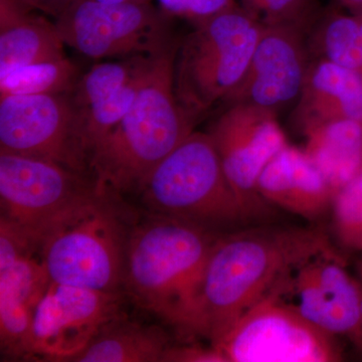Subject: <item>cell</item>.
<instances>
[{"mask_svg": "<svg viewBox=\"0 0 362 362\" xmlns=\"http://www.w3.org/2000/svg\"><path fill=\"white\" fill-rule=\"evenodd\" d=\"M330 252L319 228L254 225L221 233L207 259L188 339L216 346L295 267Z\"/></svg>", "mask_w": 362, "mask_h": 362, "instance_id": "cell-1", "label": "cell"}, {"mask_svg": "<svg viewBox=\"0 0 362 362\" xmlns=\"http://www.w3.org/2000/svg\"><path fill=\"white\" fill-rule=\"evenodd\" d=\"M221 233L150 214L130 228L123 287L188 340L207 259Z\"/></svg>", "mask_w": 362, "mask_h": 362, "instance_id": "cell-2", "label": "cell"}, {"mask_svg": "<svg viewBox=\"0 0 362 362\" xmlns=\"http://www.w3.org/2000/svg\"><path fill=\"white\" fill-rule=\"evenodd\" d=\"M176 49L152 57L129 112L90 158L97 187L119 197L138 192L152 170L194 132V117L175 89Z\"/></svg>", "mask_w": 362, "mask_h": 362, "instance_id": "cell-3", "label": "cell"}, {"mask_svg": "<svg viewBox=\"0 0 362 362\" xmlns=\"http://www.w3.org/2000/svg\"><path fill=\"white\" fill-rule=\"evenodd\" d=\"M130 228L117 207L116 195L97 187L57 214L33 237L52 282L118 292Z\"/></svg>", "mask_w": 362, "mask_h": 362, "instance_id": "cell-4", "label": "cell"}, {"mask_svg": "<svg viewBox=\"0 0 362 362\" xmlns=\"http://www.w3.org/2000/svg\"><path fill=\"white\" fill-rule=\"evenodd\" d=\"M149 214L218 233L256 225L226 177L209 133L192 132L138 189Z\"/></svg>", "mask_w": 362, "mask_h": 362, "instance_id": "cell-5", "label": "cell"}, {"mask_svg": "<svg viewBox=\"0 0 362 362\" xmlns=\"http://www.w3.org/2000/svg\"><path fill=\"white\" fill-rule=\"evenodd\" d=\"M175 59V89L194 118L228 103L242 82L263 30V23L237 6L195 20Z\"/></svg>", "mask_w": 362, "mask_h": 362, "instance_id": "cell-6", "label": "cell"}, {"mask_svg": "<svg viewBox=\"0 0 362 362\" xmlns=\"http://www.w3.org/2000/svg\"><path fill=\"white\" fill-rule=\"evenodd\" d=\"M56 26L65 45L88 58L151 57L175 47L165 21L146 2L76 0Z\"/></svg>", "mask_w": 362, "mask_h": 362, "instance_id": "cell-7", "label": "cell"}, {"mask_svg": "<svg viewBox=\"0 0 362 362\" xmlns=\"http://www.w3.org/2000/svg\"><path fill=\"white\" fill-rule=\"evenodd\" d=\"M0 152L45 159L90 173L81 110L66 94L0 98Z\"/></svg>", "mask_w": 362, "mask_h": 362, "instance_id": "cell-8", "label": "cell"}, {"mask_svg": "<svg viewBox=\"0 0 362 362\" xmlns=\"http://www.w3.org/2000/svg\"><path fill=\"white\" fill-rule=\"evenodd\" d=\"M228 362H330L341 359L334 335L275 296L245 314L216 345Z\"/></svg>", "mask_w": 362, "mask_h": 362, "instance_id": "cell-9", "label": "cell"}, {"mask_svg": "<svg viewBox=\"0 0 362 362\" xmlns=\"http://www.w3.org/2000/svg\"><path fill=\"white\" fill-rule=\"evenodd\" d=\"M96 188L92 176L62 164L0 152L1 216L32 235Z\"/></svg>", "mask_w": 362, "mask_h": 362, "instance_id": "cell-10", "label": "cell"}, {"mask_svg": "<svg viewBox=\"0 0 362 362\" xmlns=\"http://www.w3.org/2000/svg\"><path fill=\"white\" fill-rule=\"evenodd\" d=\"M276 115L251 105H230L209 132L226 177L256 220L270 206L257 192L259 175L288 145Z\"/></svg>", "mask_w": 362, "mask_h": 362, "instance_id": "cell-11", "label": "cell"}, {"mask_svg": "<svg viewBox=\"0 0 362 362\" xmlns=\"http://www.w3.org/2000/svg\"><path fill=\"white\" fill-rule=\"evenodd\" d=\"M119 292L98 291L52 282L37 305L32 358L69 361L107 323L122 316Z\"/></svg>", "mask_w": 362, "mask_h": 362, "instance_id": "cell-12", "label": "cell"}, {"mask_svg": "<svg viewBox=\"0 0 362 362\" xmlns=\"http://www.w3.org/2000/svg\"><path fill=\"white\" fill-rule=\"evenodd\" d=\"M271 295L326 332L354 339L361 322L362 290L335 251L295 267Z\"/></svg>", "mask_w": 362, "mask_h": 362, "instance_id": "cell-13", "label": "cell"}, {"mask_svg": "<svg viewBox=\"0 0 362 362\" xmlns=\"http://www.w3.org/2000/svg\"><path fill=\"white\" fill-rule=\"evenodd\" d=\"M309 65L302 28L265 25L228 104L251 105L277 114L299 97Z\"/></svg>", "mask_w": 362, "mask_h": 362, "instance_id": "cell-14", "label": "cell"}, {"mask_svg": "<svg viewBox=\"0 0 362 362\" xmlns=\"http://www.w3.org/2000/svg\"><path fill=\"white\" fill-rule=\"evenodd\" d=\"M259 197L305 220L315 221L327 213L333 192L304 150L286 145L263 169L257 182Z\"/></svg>", "mask_w": 362, "mask_h": 362, "instance_id": "cell-15", "label": "cell"}, {"mask_svg": "<svg viewBox=\"0 0 362 362\" xmlns=\"http://www.w3.org/2000/svg\"><path fill=\"white\" fill-rule=\"evenodd\" d=\"M51 283L39 252L0 267V342L11 358H32L33 315Z\"/></svg>", "mask_w": 362, "mask_h": 362, "instance_id": "cell-16", "label": "cell"}, {"mask_svg": "<svg viewBox=\"0 0 362 362\" xmlns=\"http://www.w3.org/2000/svg\"><path fill=\"white\" fill-rule=\"evenodd\" d=\"M291 117L293 126L303 135L334 121L362 122L361 76L327 59L314 62Z\"/></svg>", "mask_w": 362, "mask_h": 362, "instance_id": "cell-17", "label": "cell"}, {"mask_svg": "<svg viewBox=\"0 0 362 362\" xmlns=\"http://www.w3.org/2000/svg\"><path fill=\"white\" fill-rule=\"evenodd\" d=\"M21 0H0V78L23 66L66 58L56 23Z\"/></svg>", "mask_w": 362, "mask_h": 362, "instance_id": "cell-18", "label": "cell"}, {"mask_svg": "<svg viewBox=\"0 0 362 362\" xmlns=\"http://www.w3.org/2000/svg\"><path fill=\"white\" fill-rule=\"evenodd\" d=\"M303 149L332 189L333 195L362 169V122L344 119L305 133Z\"/></svg>", "mask_w": 362, "mask_h": 362, "instance_id": "cell-19", "label": "cell"}, {"mask_svg": "<svg viewBox=\"0 0 362 362\" xmlns=\"http://www.w3.org/2000/svg\"><path fill=\"white\" fill-rule=\"evenodd\" d=\"M164 331L117 317L104 325L73 362H161L169 346Z\"/></svg>", "mask_w": 362, "mask_h": 362, "instance_id": "cell-20", "label": "cell"}, {"mask_svg": "<svg viewBox=\"0 0 362 362\" xmlns=\"http://www.w3.org/2000/svg\"><path fill=\"white\" fill-rule=\"evenodd\" d=\"M152 57L146 59L135 77L127 85L124 86L122 89L88 108L80 109L83 145L89 159V166L93 151L115 129L116 126L121 122L134 103Z\"/></svg>", "mask_w": 362, "mask_h": 362, "instance_id": "cell-21", "label": "cell"}, {"mask_svg": "<svg viewBox=\"0 0 362 362\" xmlns=\"http://www.w3.org/2000/svg\"><path fill=\"white\" fill-rule=\"evenodd\" d=\"M77 66L68 58L23 66L0 78V98L13 95H62L73 92Z\"/></svg>", "mask_w": 362, "mask_h": 362, "instance_id": "cell-22", "label": "cell"}, {"mask_svg": "<svg viewBox=\"0 0 362 362\" xmlns=\"http://www.w3.org/2000/svg\"><path fill=\"white\" fill-rule=\"evenodd\" d=\"M314 42L322 58L356 71L362 77V18L332 14L324 18Z\"/></svg>", "mask_w": 362, "mask_h": 362, "instance_id": "cell-23", "label": "cell"}, {"mask_svg": "<svg viewBox=\"0 0 362 362\" xmlns=\"http://www.w3.org/2000/svg\"><path fill=\"white\" fill-rule=\"evenodd\" d=\"M147 58L136 57L126 62H106L93 66L78 78L71 100L78 109H86L107 99L135 77Z\"/></svg>", "mask_w": 362, "mask_h": 362, "instance_id": "cell-24", "label": "cell"}, {"mask_svg": "<svg viewBox=\"0 0 362 362\" xmlns=\"http://www.w3.org/2000/svg\"><path fill=\"white\" fill-rule=\"evenodd\" d=\"M333 226L342 246L362 251V169L333 195Z\"/></svg>", "mask_w": 362, "mask_h": 362, "instance_id": "cell-25", "label": "cell"}, {"mask_svg": "<svg viewBox=\"0 0 362 362\" xmlns=\"http://www.w3.org/2000/svg\"><path fill=\"white\" fill-rule=\"evenodd\" d=\"M245 11L264 25H292L302 28L308 20L307 0H244Z\"/></svg>", "mask_w": 362, "mask_h": 362, "instance_id": "cell-26", "label": "cell"}, {"mask_svg": "<svg viewBox=\"0 0 362 362\" xmlns=\"http://www.w3.org/2000/svg\"><path fill=\"white\" fill-rule=\"evenodd\" d=\"M161 362H228L225 356L216 347L202 346L187 342L185 344L169 345L162 356Z\"/></svg>", "mask_w": 362, "mask_h": 362, "instance_id": "cell-27", "label": "cell"}, {"mask_svg": "<svg viewBox=\"0 0 362 362\" xmlns=\"http://www.w3.org/2000/svg\"><path fill=\"white\" fill-rule=\"evenodd\" d=\"M166 11L185 14L195 20L213 16L235 6L233 0H159Z\"/></svg>", "mask_w": 362, "mask_h": 362, "instance_id": "cell-28", "label": "cell"}, {"mask_svg": "<svg viewBox=\"0 0 362 362\" xmlns=\"http://www.w3.org/2000/svg\"><path fill=\"white\" fill-rule=\"evenodd\" d=\"M35 9L58 18L76 0H21Z\"/></svg>", "mask_w": 362, "mask_h": 362, "instance_id": "cell-29", "label": "cell"}, {"mask_svg": "<svg viewBox=\"0 0 362 362\" xmlns=\"http://www.w3.org/2000/svg\"><path fill=\"white\" fill-rule=\"evenodd\" d=\"M352 342L358 347L359 350L362 351V305H361V322H359L358 328H357V331L356 335H354V339H352Z\"/></svg>", "mask_w": 362, "mask_h": 362, "instance_id": "cell-30", "label": "cell"}, {"mask_svg": "<svg viewBox=\"0 0 362 362\" xmlns=\"http://www.w3.org/2000/svg\"><path fill=\"white\" fill-rule=\"evenodd\" d=\"M342 4L351 7V8H358L359 6H362V0H339Z\"/></svg>", "mask_w": 362, "mask_h": 362, "instance_id": "cell-31", "label": "cell"}, {"mask_svg": "<svg viewBox=\"0 0 362 362\" xmlns=\"http://www.w3.org/2000/svg\"><path fill=\"white\" fill-rule=\"evenodd\" d=\"M357 11H358L359 16L361 18H362V6H359L358 8H356Z\"/></svg>", "mask_w": 362, "mask_h": 362, "instance_id": "cell-32", "label": "cell"}]
</instances>
